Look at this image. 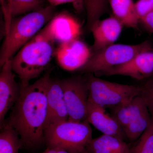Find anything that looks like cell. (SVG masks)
<instances>
[{
    "instance_id": "obj_1",
    "label": "cell",
    "mask_w": 153,
    "mask_h": 153,
    "mask_svg": "<svg viewBox=\"0 0 153 153\" xmlns=\"http://www.w3.org/2000/svg\"><path fill=\"white\" fill-rule=\"evenodd\" d=\"M51 70L32 84L21 85L8 124L18 132L23 145L33 147L44 141L47 117V93Z\"/></svg>"
},
{
    "instance_id": "obj_2",
    "label": "cell",
    "mask_w": 153,
    "mask_h": 153,
    "mask_svg": "<svg viewBox=\"0 0 153 153\" xmlns=\"http://www.w3.org/2000/svg\"><path fill=\"white\" fill-rule=\"evenodd\" d=\"M55 44L44 28L12 58V69L19 76L21 85H29L46 69L55 55Z\"/></svg>"
},
{
    "instance_id": "obj_3",
    "label": "cell",
    "mask_w": 153,
    "mask_h": 153,
    "mask_svg": "<svg viewBox=\"0 0 153 153\" xmlns=\"http://www.w3.org/2000/svg\"><path fill=\"white\" fill-rule=\"evenodd\" d=\"M55 7H42L13 19L5 30V39L0 52L1 67L7 60H11L18 51L36 36L45 24L55 16Z\"/></svg>"
},
{
    "instance_id": "obj_4",
    "label": "cell",
    "mask_w": 153,
    "mask_h": 153,
    "mask_svg": "<svg viewBox=\"0 0 153 153\" xmlns=\"http://www.w3.org/2000/svg\"><path fill=\"white\" fill-rule=\"evenodd\" d=\"M44 139L48 147L83 153L92 140V129L87 120L79 123L67 120L47 127L44 129Z\"/></svg>"
},
{
    "instance_id": "obj_5",
    "label": "cell",
    "mask_w": 153,
    "mask_h": 153,
    "mask_svg": "<svg viewBox=\"0 0 153 153\" xmlns=\"http://www.w3.org/2000/svg\"><path fill=\"white\" fill-rule=\"evenodd\" d=\"M152 49L149 41L137 45L113 44L92 52L87 62L78 70L85 74H97L125 63L141 52Z\"/></svg>"
},
{
    "instance_id": "obj_6",
    "label": "cell",
    "mask_w": 153,
    "mask_h": 153,
    "mask_svg": "<svg viewBox=\"0 0 153 153\" xmlns=\"http://www.w3.org/2000/svg\"><path fill=\"white\" fill-rule=\"evenodd\" d=\"M85 77L89 96L96 104L110 107L125 104L140 95V87L110 82L87 74Z\"/></svg>"
},
{
    "instance_id": "obj_7",
    "label": "cell",
    "mask_w": 153,
    "mask_h": 153,
    "mask_svg": "<svg viewBox=\"0 0 153 153\" xmlns=\"http://www.w3.org/2000/svg\"><path fill=\"white\" fill-rule=\"evenodd\" d=\"M61 82L68 120L79 123L86 120L89 91L85 78L74 76L62 79Z\"/></svg>"
},
{
    "instance_id": "obj_8",
    "label": "cell",
    "mask_w": 153,
    "mask_h": 153,
    "mask_svg": "<svg viewBox=\"0 0 153 153\" xmlns=\"http://www.w3.org/2000/svg\"><path fill=\"white\" fill-rule=\"evenodd\" d=\"M91 49L78 39L58 45L55 55L59 66L65 70H79L89 59Z\"/></svg>"
},
{
    "instance_id": "obj_9",
    "label": "cell",
    "mask_w": 153,
    "mask_h": 153,
    "mask_svg": "<svg viewBox=\"0 0 153 153\" xmlns=\"http://www.w3.org/2000/svg\"><path fill=\"white\" fill-rule=\"evenodd\" d=\"M98 74L105 76L124 75L138 80L148 79L153 76V49L141 52L128 62Z\"/></svg>"
},
{
    "instance_id": "obj_10",
    "label": "cell",
    "mask_w": 153,
    "mask_h": 153,
    "mask_svg": "<svg viewBox=\"0 0 153 153\" xmlns=\"http://www.w3.org/2000/svg\"><path fill=\"white\" fill-rule=\"evenodd\" d=\"M44 28L59 45L78 39L81 33L79 22L66 11L55 15Z\"/></svg>"
},
{
    "instance_id": "obj_11",
    "label": "cell",
    "mask_w": 153,
    "mask_h": 153,
    "mask_svg": "<svg viewBox=\"0 0 153 153\" xmlns=\"http://www.w3.org/2000/svg\"><path fill=\"white\" fill-rule=\"evenodd\" d=\"M0 73V123L4 124L5 117L16 103L20 94L21 85L15 79L11 66V59L1 66Z\"/></svg>"
},
{
    "instance_id": "obj_12",
    "label": "cell",
    "mask_w": 153,
    "mask_h": 153,
    "mask_svg": "<svg viewBox=\"0 0 153 153\" xmlns=\"http://www.w3.org/2000/svg\"><path fill=\"white\" fill-rule=\"evenodd\" d=\"M87 120L103 134L117 137L123 140V129L105 108L96 104L88 97L87 105Z\"/></svg>"
},
{
    "instance_id": "obj_13",
    "label": "cell",
    "mask_w": 153,
    "mask_h": 153,
    "mask_svg": "<svg viewBox=\"0 0 153 153\" xmlns=\"http://www.w3.org/2000/svg\"><path fill=\"white\" fill-rule=\"evenodd\" d=\"M123 26L114 16L97 22L90 30L94 38L91 51L96 52L114 44Z\"/></svg>"
},
{
    "instance_id": "obj_14",
    "label": "cell",
    "mask_w": 153,
    "mask_h": 153,
    "mask_svg": "<svg viewBox=\"0 0 153 153\" xmlns=\"http://www.w3.org/2000/svg\"><path fill=\"white\" fill-rule=\"evenodd\" d=\"M130 150L123 140L105 134L92 139L85 148L88 153H130Z\"/></svg>"
},
{
    "instance_id": "obj_15",
    "label": "cell",
    "mask_w": 153,
    "mask_h": 153,
    "mask_svg": "<svg viewBox=\"0 0 153 153\" xmlns=\"http://www.w3.org/2000/svg\"><path fill=\"white\" fill-rule=\"evenodd\" d=\"M113 16L123 26L137 29L140 18L137 13L135 4L133 0H108Z\"/></svg>"
},
{
    "instance_id": "obj_16",
    "label": "cell",
    "mask_w": 153,
    "mask_h": 153,
    "mask_svg": "<svg viewBox=\"0 0 153 153\" xmlns=\"http://www.w3.org/2000/svg\"><path fill=\"white\" fill-rule=\"evenodd\" d=\"M111 108L113 117L123 129L147 108L139 95L127 103Z\"/></svg>"
},
{
    "instance_id": "obj_17",
    "label": "cell",
    "mask_w": 153,
    "mask_h": 153,
    "mask_svg": "<svg viewBox=\"0 0 153 153\" xmlns=\"http://www.w3.org/2000/svg\"><path fill=\"white\" fill-rule=\"evenodd\" d=\"M43 0H1L5 19V26L10 24L13 18L27 14L42 7Z\"/></svg>"
},
{
    "instance_id": "obj_18",
    "label": "cell",
    "mask_w": 153,
    "mask_h": 153,
    "mask_svg": "<svg viewBox=\"0 0 153 153\" xmlns=\"http://www.w3.org/2000/svg\"><path fill=\"white\" fill-rule=\"evenodd\" d=\"M19 136L11 126L4 124L0 134V153H19L23 145Z\"/></svg>"
},
{
    "instance_id": "obj_19",
    "label": "cell",
    "mask_w": 153,
    "mask_h": 153,
    "mask_svg": "<svg viewBox=\"0 0 153 153\" xmlns=\"http://www.w3.org/2000/svg\"><path fill=\"white\" fill-rule=\"evenodd\" d=\"M152 121V117L146 108L123 129L126 136L130 140L137 139L150 125Z\"/></svg>"
},
{
    "instance_id": "obj_20",
    "label": "cell",
    "mask_w": 153,
    "mask_h": 153,
    "mask_svg": "<svg viewBox=\"0 0 153 153\" xmlns=\"http://www.w3.org/2000/svg\"><path fill=\"white\" fill-rule=\"evenodd\" d=\"M108 0H84V7L87 13L86 29L90 31L104 13Z\"/></svg>"
},
{
    "instance_id": "obj_21",
    "label": "cell",
    "mask_w": 153,
    "mask_h": 153,
    "mask_svg": "<svg viewBox=\"0 0 153 153\" xmlns=\"http://www.w3.org/2000/svg\"><path fill=\"white\" fill-rule=\"evenodd\" d=\"M130 153H153V120L137 143L130 149Z\"/></svg>"
},
{
    "instance_id": "obj_22",
    "label": "cell",
    "mask_w": 153,
    "mask_h": 153,
    "mask_svg": "<svg viewBox=\"0 0 153 153\" xmlns=\"http://www.w3.org/2000/svg\"><path fill=\"white\" fill-rule=\"evenodd\" d=\"M140 87V96L144 102L153 120V76L148 78Z\"/></svg>"
},
{
    "instance_id": "obj_23",
    "label": "cell",
    "mask_w": 153,
    "mask_h": 153,
    "mask_svg": "<svg viewBox=\"0 0 153 153\" xmlns=\"http://www.w3.org/2000/svg\"><path fill=\"white\" fill-rule=\"evenodd\" d=\"M135 4L140 19L153 10V0H138Z\"/></svg>"
},
{
    "instance_id": "obj_24",
    "label": "cell",
    "mask_w": 153,
    "mask_h": 153,
    "mask_svg": "<svg viewBox=\"0 0 153 153\" xmlns=\"http://www.w3.org/2000/svg\"><path fill=\"white\" fill-rule=\"evenodd\" d=\"M50 5L56 6L67 3H71L76 10L80 11L84 7V0H47Z\"/></svg>"
},
{
    "instance_id": "obj_25",
    "label": "cell",
    "mask_w": 153,
    "mask_h": 153,
    "mask_svg": "<svg viewBox=\"0 0 153 153\" xmlns=\"http://www.w3.org/2000/svg\"><path fill=\"white\" fill-rule=\"evenodd\" d=\"M140 23L149 32L153 33V10L141 18Z\"/></svg>"
},
{
    "instance_id": "obj_26",
    "label": "cell",
    "mask_w": 153,
    "mask_h": 153,
    "mask_svg": "<svg viewBox=\"0 0 153 153\" xmlns=\"http://www.w3.org/2000/svg\"><path fill=\"white\" fill-rule=\"evenodd\" d=\"M42 153H74L66 149L60 148H47L44 152Z\"/></svg>"
},
{
    "instance_id": "obj_27",
    "label": "cell",
    "mask_w": 153,
    "mask_h": 153,
    "mask_svg": "<svg viewBox=\"0 0 153 153\" xmlns=\"http://www.w3.org/2000/svg\"><path fill=\"white\" fill-rule=\"evenodd\" d=\"M83 153H87V152H86V151H85V152Z\"/></svg>"
}]
</instances>
